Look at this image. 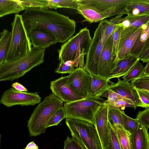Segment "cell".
I'll list each match as a JSON object with an SVG mask.
<instances>
[{
  "label": "cell",
  "mask_w": 149,
  "mask_h": 149,
  "mask_svg": "<svg viewBox=\"0 0 149 149\" xmlns=\"http://www.w3.org/2000/svg\"><path fill=\"white\" fill-rule=\"evenodd\" d=\"M22 15L27 32L34 28L43 29L54 35L58 42H65L75 31L74 20L48 8H28Z\"/></svg>",
  "instance_id": "obj_1"
},
{
  "label": "cell",
  "mask_w": 149,
  "mask_h": 149,
  "mask_svg": "<svg viewBox=\"0 0 149 149\" xmlns=\"http://www.w3.org/2000/svg\"><path fill=\"white\" fill-rule=\"evenodd\" d=\"M91 40L89 30L86 27L81 29L61 45L58 50L59 60L64 62L73 61L74 68H84V56Z\"/></svg>",
  "instance_id": "obj_2"
},
{
  "label": "cell",
  "mask_w": 149,
  "mask_h": 149,
  "mask_svg": "<svg viewBox=\"0 0 149 149\" xmlns=\"http://www.w3.org/2000/svg\"><path fill=\"white\" fill-rule=\"evenodd\" d=\"M45 49L32 47L24 56L11 62L4 63L0 66V82L13 81L23 76L34 67L44 61Z\"/></svg>",
  "instance_id": "obj_3"
},
{
  "label": "cell",
  "mask_w": 149,
  "mask_h": 149,
  "mask_svg": "<svg viewBox=\"0 0 149 149\" xmlns=\"http://www.w3.org/2000/svg\"><path fill=\"white\" fill-rule=\"evenodd\" d=\"M64 106L63 101L53 93L47 96L34 109L28 121L29 134L36 136L45 132L51 118L59 109Z\"/></svg>",
  "instance_id": "obj_4"
},
{
  "label": "cell",
  "mask_w": 149,
  "mask_h": 149,
  "mask_svg": "<svg viewBox=\"0 0 149 149\" xmlns=\"http://www.w3.org/2000/svg\"><path fill=\"white\" fill-rule=\"evenodd\" d=\"M11 25L10 45L4 63L11 62L24 56L31 51L32 48L22 15L15 14Z\"/></svg>",
  "instance_id": "obj_5"
},
{
  "label": "cell",
  "mask_w": 149,
  "mask_h": 149,
  "mask_svg": "<svg viewBox=\"0 0 149 149\" xmlns=\"http://www.w3.org/2000/svg\"><path fill=\"white\" fill-rule=\"evenodd\" d=\"M104 101L100 97L88 96L71 102L65 103L63 107L65 118L77 119L94 125L95 114Z\"/></svg>",
  "instance_id": "obj_6"
},
{
  "label": "cell",
  "mask_w": 149,
  "mask_h": 149,
  "mask_svg": "<svg viewBox=\"0 0 149 149\" xmlns=\"http://www.w3.org/2000/svg\"><path fill=\"white\" fill-rule=\"evenodd\" d=\"M65 123L72 137L86 149H102L96 130L93 125L70 118H66Z\"/></svg>",
  "instance_id": "obj_7"
},
{
  "label": "cell",
  "mask_w": 149,
  "mask_h": 149,
  "mask_svg": "<svg viewBox=\"0 0 149 149\" xmlns=\"http://www.w3.org/2000/svg\"><path fill=\"white\" fill-rule=\"evenodd\" d=\"M41 100L38 92L19 91L12 87L3 92L0 103L7 107L16 105L34 106L40 103Z\"/></svg>",
  "instance_id": "obj_8"
},
{
  "label": "cell",
  "mask_w": 149,
  "mask_h": 149,
  "mask_svg": "<svg viewBox=\"0 0 149 149\" xmlns=\"http://www.w3.org/2000/svg\"><path fill=\"white\" fill-rule=\"evenodd\" d=\"M113 44L112 34L105 41L99 58L97 69L93 77L104 79L109 81L111 73L116 63L112 55Z\"/></svg>",
  "instance_id": "obj_9"
},
{
  "label": "cell",
  "mask_w": 149,
  "mask_h": 149,
  "mask_svg": "<svg viewBox=\"0 0 149 149\" xmlns=\"http://www.w3.org/2000/svg\"><path fill=\"white\" fill-rule=\"evenodd\" d=\"M101 25L96 29L87 53L86 55L84 69L92 76L95 72L103 46Z\"/></svg>",
  "instance_id": "obj_10"
},
{
  "label": "cell",
  "mask_w": 149,
  "mask_h": 149,
  "mask_svg": "<svg viewBox=\"0 0 149 149\" xmlns=\"http://www.w3.org/2000/svg\"><path fill=\"white\" fill-rule=\"evenodd\" d=\"M105 18L126 14V7L130 0H83Z\"/></svg>",
  "instance_id": "obj_11"
},
{
  "label": "cell",
  "mask_w": 149,
  "mask_h": 149,
  "mask_svg": "<svg viewBox=\"0 0 149 149\" xmlns=\"http://www.w3.org/2000/svg\"><path fill=\"white\" fill-rule=\"evenodd\" d=\"M67 76V83L75 92L83 98L89 96L92 76L84 68H77Z\"/></svg>",
  "instance_id": "obj_12"
},
{
  "label": "cell",
  "mask_w": 149,
  "mask_h": 149,
  "mask_svg": "<svg viewBox=\"0 0 149 149\" xmlns=\"http://www.w3.org/2000/svg\"><path fill=\"white\" fill-rule=\"evenodd\" d=\"M143 25L139 28H124L119 40L118 53V61L130 54L131 50L141 34Z\"/></svg>",
  "instance_id": "obj_13"
},
{
  "label": "cell",
  "mask_w": 149,
  "mask_h": 149,
  "mask_svg": "<svg viewBox=\"0 0 149 149\" xmlns=\"http://www.w3.org/2000/svg\"><path fill=\"white\" fill-rule=\"evenodd\" d=\"M109 105L105 101L96 113L94 126L96 129L102 149H106L109 140L108 113Z\"/></svg>",
  "instance_id": "obj_14"
},
{
  "label": "cell",
  "mask_w": 149,
  "mask_h": 149,
  "mask_svg": "<svg viewBox=\"0 0 149 149\" xmlns=\"http://www.w3.org/2000/svg\"><path fill=\"white\" fill-rule=\"evenodd\" d=\"M67 79V76L62 77L51 81L50 88L52 93L65 103L83 99L69 86Z\"/></svg>",
  "instance_id": "obj_15"
},
{
  "label": "cell",
  "mask_w": 149,
  "mask_h": 149,
  "mask_svg": "<svg viewBox=\"0 0 149 149\" xmlns=\"http://www.w3.org/2000/svg\"><path fill=\"white\" fill-rule=\"evenodd\" d=\"M27 33L33 47L45 49L58 42L54 35L41 28L33 29Z\"/></svg>",
  "instance_id": "obj_16"
},
{
  "label": "cell",
  "mask_w": 149,
  "mask_h": 149,
  "mask_svg": "<svg viewBox=\"0 0 149 149\" xmlns=\"http://www.w3.org/2000/svg\"><path fill=\"white\" fill-rule=\"evenodd\" d=\"M118 79L116 83L109 85L107 89H110L120 96L130 100L136 107H143L137 93L131 83L121 80L120 77L118 78Z\"/></svg>",
  "instance_id": "obj_17"
},
{
  "label": "cell",
  "mask_w": 149,
  "mask_h": 149,
  "mask_svg": "<svg viewBox=\"0 0 149 149\" xmlns=\"http://www.w3.org/2000/svg\"><path fill=\"white\" fill-rule=\"evenodd\" d=\"M148 130L140 123L131 134L132 149H149Z\"/></svg>",
  "instance_id": "obj_18"
},
{
  "label": "cell",
  "mask_w": 149,
  "mask_h": 149,
  "mask_svg": "<svg viewBox=\"0 0 149 149\" xmlns=\"http://www.w3.org/2000/svg\"><path fill=\"white\" fill-rule=\"evenodd\" d=\"M139 61V58L131 54L119 60L111 73L109 80L124 76Z\"/></svg>",
  "instance_id": "obj_19"
},
{
  "label": "cell",
  "mask_w": 149,
  "mask_h": 149,
  "mask_svg": "<svg viewBox=\"0 0 149 149\" xmlns=\"http://www.w3.org/2000/svg\"><path fill=\"white\" fill-rule=\"evenodd\" d=\"M149 22L143 25L142 30L136 39L130 54L139 58L141 53L149 47Z\"/></svg>",
  "instance_id": "obj_20"
},
{
  "label": "cell",
  "mask_w": 149,
  "mask_h": 149,
  "mask_svg": "<svg viewBox=\"0 0 149 149\" xmlns=\"http://www.w3.org/2000/svg\"><path fill=\"white\" fill-rule=\"evenodd\" d=\"M78 13L82 15L85 21L90 23L96 22L106 18L93 8L84 2L83 0H78Z\"/></svg>",
  "instance_id": "obj_21"
},
{
  "label": "cell",
  "mask_w": 149,
  "mask_h": 149,
  "mask_svg": "<svg viewBox=\"0 0 149 149\" xmlns=\"http://www.w3.org/2000/svg\"><path fill=\"white\" fill-rule=\"evenodd\" d=\"M126 9L127 15H149V0H130Z\"/></svg>",
  "instance_id": "obj_22"
},
{
  "label": "cell",
  "mask_w": 149,
  "mask_h": 149,
  "mask_svg": "<svg viewBox=\"0 0 149 149\" xmlns=\"http://www.w3.org/2000/svg\"><path fill=\"white\" fill-rule=\"evenodd\" d=\"M124 15L120 14L109 19H104L100 21L103 45L109 37L113 34L118 24L121 23Z\"/></svg>",
  "instance_id": "obj_23"
},
{
  "label": "cell",
  "mask_w": 149,
  "mask_h": 149,
  "mask_svg": "<svg viewBox=\"0 0 149 149\" xmlns=\"http://www.w3.org/2000/svg\"><path fill=\"white\" fill-rule=\"evenodd\" d=\"M110 81L102 78L92 76L90 93L89 96L99 98L106 91Z\"/></svg>",
  "instance_id": "obj_24"
},
{
  "label": "cell",
  "mask_w": 149,
  "mask_h": 149,
  "mask_svg": "<svg viewBox=\"0 0 149 149\" xmlns=\"http://www.w3.org/2000/svg\"><path fill=\"white\" fill-rule=\"evenodd\" d=\"M24 10L19 0H0V17Z\"/></svg>",
  "instance_id": "obj_25"
},
{
  "label": "cell",
  "mask_w": 149,
  "mask_h": 149,
  "mask_svg": "<svg viewBox=\"0 0 149 149\" xmlns=\"http://www.w3.org/2000/svg\"><path fill=\"white\" fill-rule=\"evenodd\" d=\"M108 123L116 133L118 129L124 130L121 110L109 106L108 113Z\"/></svg>",
  "instance_id": "obj_26"
},
{
  "label": "cell",
  "mask_w": 149,
  "mask_h": 149,
  "mask_svg": "<svg viewBox=\"0 0 149 149\" xmlns=\"http://www.w3.org/2000/svg\"><path fill=\"white\" fill-rule=\"evenodd\" d=\"M0 66L5 62L8 53L11 38V32L4 29L0 33Z\"/></svg>",
  "instance_id": "obj_27"
},
{
  "label": "cell",
  "mask_w": 149,
  "mask_h": 149,
  "mask_svg": "<svg viewBox=\"0 0 149 149\" xmlns=\"http://www.w3.org/2000/svg\"><path fill=\"white\" fill-rule=\"evenodd\" d=\"M149 22V15L136 16L127 15L126 17H122L120 23L124 28H139Z\"/></svg>",
  "instance_id": "obj_28"
},
{
  "label": "cell",
  "mask_w": 149,
  "mask_h": 149,
  "mask_svg": "<svg viewBox=\"0 0 149 149\" xmlns=\"http://www.w3.org/2000/svg\"><path fill=\"white\" fill-rule=\"evenodd\" d=\"M49 8L56 9L61 8H72L77 10L78 0H48Z\"/></svg>",
  "instance_id": "obj_29"
},
{
  "label": "cell",
  "mask_w": 149,
  "mask_h": 149,
  "mask_svg": "<svg viewBox=\"0 0 149 149\" xmlns=\"http://www.w3.org/2000/svg\"><path fill=\"white\" fill-rule=\"evenodd\" d=\"M123 28L124 27L122 24L120 23L118 24L112 34L113 44L112 55L113 58L116 63L118 61V49L120 35Z\"/></svg>",
  "instance_id": "obj_30"
},
{
  "label": "cell",
  "mask_w": 149,
  "mask_h": 149,
  "mask_svg": "<svg viewBox=\"0 0 149 149\" xmlns=\"http://www.w3.org/2000/svg\"><path fill=\"white\" fill-rule=\"evenodd\" d=\"M131 84L136 89L149 93V74L144 73L139 77L132 80Z\"/></svg>",
  "instance_id": "obj_31"
},
{
  "label": "cell",
  "mask_w": 149,
  "mask_h": 149,
  "mask_svg": "<svg viewBox=\"0 0 149 149\" xmlns=\"http://www.w3.org/2000/svg\"><path fill=\"white\" fill-rule=\"evenodd\" d=\"M144 68L143 65L137 61L131 68L129 71L123 77V81L129 82L143 74Z\"/></svg>",
  "instance_id": "obj_32"
},
{
  "label": "cell",
  "mask_w": 149,
  "mask_h": 149,
  "mask_svg": "<svg viewBox=\"0 0 149 149\" xmlns=\"http://www.w3.org/2000/svg\"><path fill=\"white\" fill-rule=\"evenodd\" d=\"M19 1L24 10L28 8H49L48 0H19Z\"/></svg>",
  "instance_id": "obj_33"
},
{
  "label": "cell",
  "mask_w": 149,
  "mask_h": 149,
  "mask_svg": "<svg viewBox=\"0 0 149 149\" xmlns=\"http://www.w3.org/2000/svg\"><path fill=\"white\" fill-rule=\"evenodd\" d=\"M116 135L123 149H132L130 134L124 130L118 129Z\"/></svg>",
  "instance_id": "obj_34"
},
{
  "label": "cell",
  "mask_w": 149,
  "mask_h": 149,
  "mask_svg": "<svg viewBox=\"0 0 149 149\" xmlns=\"http://www.w3.org/2000/svg\"><path fill=\"white\" fill-rule=\"evenodd\" d=\"M124 129L130 134L137 127L140 123L135 120L127 116L123 111H121Z\"/></svg>",
  "instance_id": "obj_35"
},
{
  "label": "cell",
  "mask_w": 149,
  "mask_h": 149,
  "mask_svg": "<svg viewBox=\"0 0 149 149\" xmlns=\"http://www.w3.org/2000/svg\"><path fill=\"white\" fill-rule=\"evenodd\" d=\"M65 118V112L64 107L58 109L53 114L48 122L46 128L57 126L63 119Z\"/></svg>",
  "instance_id": "obj_36"
},
{
  "label": "cell",
  "mask_w": 149,
  "mask_h": 149,
  "mask_svg": "<svg viewBox=\"0 0 149 149\" xmlns=\"http://www.w3.org/2000/svg\"><path fill=\"white\" fill-rule=\"evenodd\" d=\"M109 140L106 149H123L118 141L116 133L108 123Z\"/></svg>",
  "instance_id": "obj_37"
},
{
  "label": "cell",
  "mask_w": 149,
  "mask_h": 149,
  "mask_svg": "<svg viewBox=\"0 0 149 149\" xmlns=\"http://www.w3.org/2000/svg\"><path fill=\"white\" fill-rule=\"evenodd\" d=\"M109 105V106L118 108L121 111H123L126 107L135 109L136 108L134 103L130 100L125 97L119 99Z\"/></svg>",
  "instance_id": "obj_38"
},
{
  "label": "cell",
  "mask_w": 149,
  "mask_h": 149,
  "mask_svg": "<svg viewBox=\"0 0 149 149\" xmlns=\"http://www.w3.org/2000/svg\"><path fill=\"white\" fill-rule=\"evenodd\" d=\"M135 120L148 130L149 127V108H146L142 111H139Z\"/></svg>",
  "instance_id": "obj_39"
},
{
  "label": "cell",
  "mask_w": 149,
  "mask_h": 149,
  "mask_svg": "<svg viewBox=\"0 0 149 149\" xmlns=\"http://www.w3.org/2000/svg\"><path fill=\"white\" fill-rule=\"evenodd\" d=\"M63 149H86L77 141L72 137L67 136L64 141Z\"/></svg>",
  "instance_id": "obj_40"
},
{
  "label": "cell",
  "mask_w": 149,
  "mask_h": 149,
  "mask_svg": "<svg viewBox=\"0 0 149 149\" xmlns=\"http://www.w3.org/2000/svg\"><path fill=\"white\" fill-rule=\"evenodd\" d=\"M136 90L142 103L143 108H149V93L138 89Z\"/></svg>",
  "instance_id": "obj_41"
},
{
  "label": "cell",
  "mask_w": 149,
  "mask_h": 149,
  "mask_svg": "<svg viewBox=\"0 0 149 149\" xmlns=\"http://www.w3.org/2000/svg\"><path fill=\"white\" fill-rule=\"evenodd\" d=\"M64 63V62L60 61L58 66L55 71V72L61 74H70L74 71L75 68L73 66H67Z\"/></svg>",
  "instance_id": "obj_42"
},
{
  "label": "cell",
  "mask_w": 149,
  "mask_h": 149,
  "mask_svg": "<svg viewBox=\"0 0 149 149\" xmlns=\"http://www.w3.org/2000/svg\"><path fill=\"white\" fill-rule=\"evenodd\" d=\"M107 91L108 93V99L106 101L109 105L115 102L119 99L124 97L110 89H107Z\"/></svg>",
  "instance_id": "obj_43"
},
{
  "label": "cell",
  "mask_w": 149,
  "mask_h": 149,
  "mask_svg": "<svg viewBox=\"0 0 149 149\" xmlns=\"http://www.w3.org/2000/svg\"><path fill=\"white\" fill-rule=\"evenodd\" d=\"M139 58L143 63L149 62V47L145 49L140 54Z\"/></svg>",
  "instance_id": "obj_44"
},
{
  "label": "cell",
  "mask_w": 149,
  "mask_h": 149,
  "mask_svg": "<svg viewBox=\"0 0 149 149\" xmlns=\"http://www.w3.org/2000/svg\"><path fill=\"white\" fill-rule=\"evenodd\" d=\"M12 87L16 90L21 92H27V88L23 85L19 83L16 82L12 84Z\"/></svg>",
  "instance_id": "obj_45"
},
{
  "label": "cell",
  "mask_w": 149,
  "mask_h": 149,
  "mask_svg": "<svg viewBox=\"0 0 149 149\" xmlns=\"http://www.w3.org/2000/svg\"><path fill=\"white\" fill-rule=\"evenodd\" d=\"M24 149H39V148L33 141H32L27 144Z\"/></svg>",
  "instance_id": "obj_46"
},
{
  "label": "cell",
  "mask_w": 149,
  "mask_h": 149,
  "mask_svg": "<svg viewBox=\"0 0 149 149\" xmlns=\"http://www.w3.org/2000/svg\"><path fill=\"white\" fill-rule=\"evenodd\" d=\"M143 70L145 73L149 74V62L147 63L146 66L144 68Z\"/></svg>",
  "instance_id": "obj_47"
},
{
  "label": "cell",
  "mask_w": 149,
  "mask_h": 149,
  "mask_svg": "<svg viewBox=\"0 0 149 149\" xmlns=\"http://www.w3.org/2000/svg\"><path fill=\"white\" fill-rule=\"evenodd\" d=\"M64 63L65 65L67 66H72L73 65V61H68L65 62Z\"/></svg>",
  "instance_id": "obj_48"
},
{
  "label": "cell",
  "mask_w": 149,
  "mask_h": 149,
  "mask_svg": "<svg viewBox=\"0 0 149 149\" xmlns=\"http://www.w3.org/2000/svg\"><path fill=\"white\" fill-rule=\"evenodd\" d=\"M1 139V135L0 134V146Z\"/></svg>",
  "instance_id": "obj_49"
}]
</instances>
